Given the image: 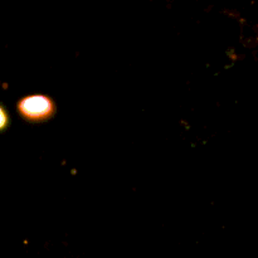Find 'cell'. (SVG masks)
<instances>
[{
    "label": "cell",
    "instance_id": "cell-2",
    "mask_svg": "<svg viewBox=\"0 0 258 258\" xmlns=\"http://www.w3.org/2000/svg\"><path fill=\"white\" fill-rule=\"evenodd\" d=\"M10 125V117L7 108L0 103V133H4Z\"/></svg>",
    "mask_w": 258,
    "mask_h": 258
},
{
    "label": "cell",
    "instance_id": "cell-1",
    "mask_svg": "<svg viewBox=\"0 0 258 258\" xmlns=\"http://www.w3.org/2000/svg\"><path fill=\"white\" fill-rule=\"evenodd\" d=\"M19 115L29 122H44L55 115V103L47 95H28L17 103Z\"/></svg>",
    "mask_w": 258,
    "mask_h": 258
}]
</instances>
